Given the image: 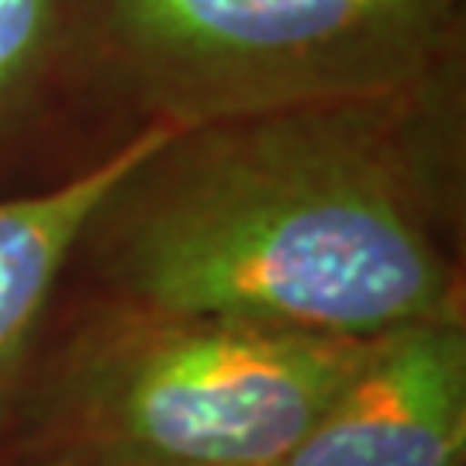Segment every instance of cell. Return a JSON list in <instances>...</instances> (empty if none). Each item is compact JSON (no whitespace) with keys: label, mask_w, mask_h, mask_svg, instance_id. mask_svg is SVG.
Returning <instances> with one entry per match:
<instances>
[{"label":"cell","mask_w":466,"mask_h":466,"mask_svg":"<svg viewBox=\"0 0 466 466\" xmlns=\"http://www.w3.org/2000/svg\"><path fill=\"white\" fill-rule=\"evenodd\" d=\"M177 132L180 125L173 121H142L107 156L63 184L0 198V408L15 390L56 287L90 221L117 187Z\"/></svg>","instance_id":"5b68a950"},{"label":"cell","mask_w":466,"mask_h":466,"mask_svg":"<svg viewBox=\"0 0 466 466\" xmlns=\"http://www.w3.org/2000/svg\"><path fill=\"white\" fill-rule=\"evenodd\" d=\"M463 66V0H80L84 97L200 125L404 94Z\"/></svg>","instance_id":"3957f363"},{"label":"cell","mask_w":466,"mask_h":466,"mask_svg":"<svg viewBox=\"0 0 466 466\" xmlns=\"http://www.w3.org/2000/svg\"><path fill=\"white\" fill-rule=\"evenodd\" d=\"M460 69L387 97L180 125L80 242L104 304L352 339L463 318L435 156Z\"/></svg>","instance_id":"6da1fadb"},{"label":"cell","mask_w":466,"mask_h":466,"mask_svg":"<svg viewBox=\"0 0 466 466\" xmlns=\"http://www.w3.org/2000/svg\"><path fill=\"white\" fill-rule=\"evenodd\" d=\"M38 466H84V463H73V460H59V456H42Z\"/></svg>","instance_id":"52a82bcc"},{"label":"cell","mask_w":466,"mask_h":466,"mask_svg":"<svg viewBox=\"0 0 466 466\" xmlns=\"http://www.w3.org/2000/svg\"><path fill=\"white\" fill-rule=\"evenodd\" d=\"M84 97L80 0H0V128Z\"/></svg>","instance_id":"8992f818"},{"label":"cell","mask_w":466,"mask_h":466,"mask_svg":"<svg viewBox=\"0 0 466 466\" xmlns=\"http://www.w3.org/2000/svg\"><path fill=\"white\" fill-rule=\"evenodd\" d=\"M463 452L466 329L435 318L383 332L273 466H463Z\"/></svg>","instance_id":"277c9868"},{"label":"cell","mask_w":466,"mask_h":466,"mask_svg":"<svg viewBox=\"0 0 466 466\" xmlns=\"http://www.w3.org/2000/svg\"><path fill=\"white\" fill-rule=\"evenodd\" d=\"M380 335L104 304L42 387V456L84 466H273Z\"/></svg>","instance_id":"7a4b0ae2"}]
</instances>
